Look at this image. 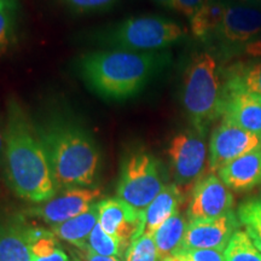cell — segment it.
Wrapping results in <instances>:
<instances>
[{"mask_svg": "<svg viewBox=\"0 0 261 261\" xmlns=\"http://www.w3.org/2000/svg\"><path fill=\"white\" fill-rule=\"evenodd\" d=\"M3 168L10 189L25 201L39 204L57 194L37 122L15 96L6 104Z\"/></svg>", "mask_w": 261, "mask_h": 261, "instance_id": "obj_1", "label": "cell"}, {"mask_svg": "<svg viewBox=\"0 0 261 261\" xmlns=\"http://www.w3.org/2000/svg\"><path fill=\"white\" fill-rule=\"evenodd\" d=\"M57 192L96 184L100 150L92 133L70 114L51 112L37 122Z\"/></svg>", "mask_w": 261, "mask_h": 261, "instance_id": "obj_2", "label": "cell"}, {"mask_svg": "<svg viewBox=\"0 0 261 261\" xmlns=\"http://www.w3.org/2000/svg\"><path fill=\"white\" fill-rule=\"evenodd\" d=\"M171 63L168 52L97 50L76 62L77 74L96 96L122 102L138 96Z\"/></svg>", "mask_w": 261, "mask_h": 261, "instance_id": "obj_3", "label": "cell"}, {"mask_svg": "<svg viewBox=\"0 0 261 261\" xmlns=\"http://www.w3.org/2000/svg\"><path fill=\"white\" fill-rule=\"evenodd\" d=\"M217 60L208 52L191 57L182 76L181 103L192 127L204 133L223 116L224 81Z\"/></svg>", "mask_w": 261, "mask_h": 261, "instance_id": "obj_4", "label": "cell"}, {"mask_svg": "<svg viewBox=\"0 0 261 261\" xmlns=\"http://www.w3.org/2000/svg\"><path fill=\"white\" fill-rule=\"evenodd\" d=\"M185 31L177 22L159 16L129 17L94 33L98 46L106 50L136 52L160 51L184 38Z\"/></svg>", "mask_w": 261, "mask_h": 261, "instance_id": "obj_5", "label": "cell"}, {"mask_svg": "<svg viewBox=\"0 0 261 261\" xmlns=\"http://www.w3.org/2000/svg\"><path fill=\"white\" fill-rule=\"evenodd\" d=\"M163 188L161 165L158 159L143 150L127 155L117 182V197L136 210L145 211Z\"/></svg>", "mask_w": 261, "mask_h": 261, "instance_id": "obj_6", "label": "cell"}, {"mask_svg": "<svg viewBox=\"0 0 261 261\" xmlns=\"http://www.w3.org/2000/svg\"><path fill=\"white\" fill-rule=\"evenodd\" d=\"M173 177L179 188L196 184L203 174L207 162L204 133L185 130L173 137L168 148Z\"/></svg>", "mask_w": 261, "mask_h": 261, "instance_id": "obj_7", "label": "cell"}, {"mask_svg": "<svg viewBox=\"0 0 261 261\" xmlns=\"http://www.w3.org/2000/svg\"><path fill=\"white\" fill-rule=\"evenodd\" d=\"M98 224L119 241L125 255L132 242L144 233V211L136 210L121 198H104L97 203Z\"/></svg>", "mask_w": 261, "mask_h": 261, "instance_id": "obj_8", "label": "cell"}, {"mask_svg": "<svg viewBox=\"0 0 261 261\" xmlns=\"http://www.w3.org/2000/svg\"><path fill=\"white\" fill-rule=\"evenodd\" d=\"M102 197L98 188H74L62 190L46 202L39 203L27 211V214L38 218L52 226L73 219L85 213Z\"/></svg>", "mask_w": 261, "mask_h": 261, "instance_id": "obj_9", "label": "cell"}, {"mask_svg": "<svg viewBox=\"0 0 261 261\" xmlns=\"http://www.w3.org/2000/svg\"><path fill=\"white\" fill-rule=\"evenodd\" d=\"M257 148H261V135L223 120L211 135L208 168L211 172H218L228 162Z\"/></svg>", "mask_w": 261, "mask_h": 261, "instance_id": "obj_10", "label": "cell"}, {"mask_svg": "<svg viewBox=\"0 0 261 261\" xmlns=\"http://www.w3.org/2000/svg\"><path fill=\"white\" fill-rule=\"evenodd\" d=\"M232 192L215 174L201 178L192 189L188 207L189 223L217 219L232 211Z\"/></svg>", "mask_w": 261, "mask_h": 261, "instance_id": "obj_11", "label": "cell"}, {"mask_svg": "<svg viewBox=\"0 0 261 261\" xmlns=\"http://www.w3.org/2000/svg\"><path fill=\"white\" fill-rule=\"evenodd\" d=\"M241 223L232 211L230 213L205 221L189 223L179 254L185 250L215 249L224 252Z\"/></svg>", "mask_w": 261, "mask_h": 261, "instance_id": "obj_12", "label": "cell"}, {"mask_svg": "<svg viewBox=\"0 0 261 261\" xmlns=\"http://www.w3.org/2000/svg\"><path fill=\"white\" fill-rule=\"evenodd\" d=\"M261 32V4H227L223 23L217 34L228 45L249 42Z\"/></svg>", "mask_w": 261, "mask_h": 261, "instance_id": "obj_13", "label": "cell"}, {"mask_svg": "<svg viewBox=\"0 0 261 261\" xmlns=\"http://www.w3.org/2000/svg\"><path fill=\"white\" fill-rule=\"evenodd\" d=\"M223 120L261 135V96L241 91L225 97Z\"/></svg>", "mask_w": 261, "mask_h": 261, "instance_id": "obj_14", "label": "cell"}, {"mask_svg": "<svg viewBox=\"0 0 261 261\" xmlns=\"http://www.w3.org/2000/svg\"><path fill=\"white\" fill-rule=\"evenodd\" d=\"M219 178L228 189L247 191L261 182V148L228 162L219 171Z\"/></svg>", "mask_w": 261, "mask_h": 261, "instance_id": "obj_15", "label": "cell"}, {"mask_svg": "<svg viewBox=\"0 0 261 261\" xmlns=\"http://www.w3.org/2000/svg\"><path fill=\"white\" fill-rule=\"evenodd\" d=\"M27 226L21 217L0 221V261H32Z\"/></svg>", "mask_w": 261, "mask_h": 261, "instance_id": "obj_16", "label": "cell"}, {"mask_svg": "<svg viewBox=\"0 0 261 261\" xmlns=\"http://www.w3.org/2000/svg\"><path fill=\"white\" fill-rule=\"evenodd\" d=\"M182 191L177 184L165 185L162 191L144 211L145 227L144 233L152 237L158 228L168 220L172 215L179 212V205L182 202Z\"/></svg>", "mask_w": 261, "mask_h": 261, "instance_id": "obj_17", "label": "cell"}, {"mask_svg": "<svg viewBox=\"0 0 261 261\" xmlns=\"http://www.w3.org/2000/svg\"><path fill=\"white\" fill-rule=\"evenodd\" d=\"M97 203L92 205L87 212L77 215L73 219L57 225H52L50 226V230L56 234L58 240L73 244L80 250L85 249L90 233L92 232L94 226L98 224Z\"/></svg>", "mask_w": 261, "mask_h": 261, "instance_id": "obj_18", "label": "cell"}, {"mask_svg": "<svg viewBox=\"0 0 261 261\" xmlns=\"http://www.w3.org/2000/svg\"><path fill=\"white\" fill-rule=\"evenodd\" d=\"M188 224L187 219L178 212L158 228L152 236L158 252V261L178 255L181 249Z\"/></svg>", "mask_w": 261, "mask_h": 261, "instance_id": "obj_19", "label": "cell"}, {"mask_svg": "<svg viewBox=\"0 0 261 261\" xmlns=\"http://www.w3.org/2000/svg\"><path fill=\"white\" fill-rule=\"evenodd\" d=\"M241 91L261 96V61L236 63L225 73L224 98Z\"/></svg>", "mask_w": 261, "mask_h": 261, "instance_id": "obj_20", "label": "cell"}, {"mask_svg": "<svg viewBox=\"0 0 261 261\" xmlns=\"http://www.w3.org/2000/svg\"><path fill=\"white\" fill-rule=\"evenodd\" d=\"M227 3L224 0H205L204 4L190 18L191 32L195 38L207 40L217 34L223 23Z\"/></svg>", "mask_w": 261, "mask_h": 261, "instance_id": "obj_21", "label": "cell"}, {"mask_svg": "<svg viewBox=\"0 0 261 261\" xmlns=\"http://www.w3.org/2000/svg\"><path fill=\"white\" fill-rule=\"evenodd\" d=\"M224 261H261V253L246 231L238 230L225 248Z\"/></svg>", "mask_w": 261, "mask_h": 261, "instance_id": "obj_22", "label": "cell"}, {"mask_svg": "<svg viewBox=\"0 0 261 261\" xmlns=\"http://www.w3.org/2000/svg\"><path fill=\"white\" fill-rule=\"evenodd\" d=\"M241 225L261 253V200H250L241 204L237 213Z\"/></svg>", "mask_w": 261, "mask_h": 261, "instance_id": "obj_23", "label": "cell"}, {"mask_svg": "<svg viewBox=\"0 0 261 261\" xmlns=\"http://www.w3.org/2000/svg\"><path fill=\"white\" fill-rule=\"evenodd\" d=\"M85 249L96 253L98 255L117 256L120 259L123 257V253L119 241L115 237L107 233L99 224H97L92 230V232L90 233Z\"/></svg>", "mask_w": 261, "mask_h": 261, "instance_id": "obj_24", "label": "cell"}, {"mask_svg": "<svg viewBox=\"0 0 261 261\" xmlns=\"http://www.w3.org/2000/svg\"><path fill=\"white\" fill-rule=\"evenodd\" d=\"M15 2L5 0L0 8V54H4L11 45L15 33Z\"/></svg>", "mask_w": 261, "mask_h": 261, "instance_id": "obj_25", "label": "cell"}, {"mask_svg": "<svg viewBox=\"0 0 261 261\" xmlns=\"http://www.w3.org/2000/svg\"><path fill=\"white\" fill-rule=\"evenodd\" d=\"M123 261H158V252L152 237L142 234L127 248Z\"/></svg>", "mask_w": 261, "mask_h": 261, "instance_id": "obj_26", "label": "cell"}, {"mask_svg": "<svg viewBox=\"0 0 261 261\" xmlns=\"http://www.w3.org/2000/svg\"><path fill=\"white\" fill-rule=\"evenodd\" d=\"M62 4L77 14H92L110 10L119 0H61Z\"/></svg>", "mask_w": 261, "mask_h": 261, "instance_id": "obj_27", "label": "cell"}, {"mask_svg": "<svg viewBox=\"0 0 261 261\" xmlns=\"http://www.w3.org/2000/svg\"><path fill=\"white\" fill-rule=\"evenodd\" d=\"M29 248H31L32 257H42L61 249V246L56 234L52 232L48 236L37 241V242L29 244Z\"/></svg>", "mask_w": 261, "mask_h": 261, "instance_id": "obj_28", "label": "cell"}, {"mask_svg": "<svg viewBox=\"0 0 261 261\" xmlns=\"http://www.w3.org/2000/svg\"><path fill=\"white\" fill-rule=\"evenodd\" d=\"M178 255H181L187 261H224V252L215 249L185 250Z\"/></svg>", "mask_w": 261, "mask_h": 261, "instance_id": "obj_29", "label": "cell"}, {"mask_svg": "<svg viewBox=\"0 0 261 261\" xmlns=\"http://www.w3.org/2000/svg\"><path fill=\"white\" fill-rule=\"evenodd\" d=\"M204 2L205 0H173L172 9L191 18L204 4Z\"/></svg>", "mask_w": 261, "mask_h": 261, "instance_id": "obj_30", "label": "cell"}, {"mask_svg": "<svg viewBox=\"0 0 261 261\" xmlns=\"http://www.w3.org/2000/svg\"><path fill=\"white\" fill-rule=\"evenodd\" d=\"M244 52L249 57L261 58V32L256 38L247 42L246 46H244Z\"/></svg>", "mask_w": 261, "mask_h": 261, "instance_id": "obj_31", "label": "cell"}, {"mask_svg": "<svg viewBox=\"0 0 261 261\" xmlns=\"http://www.w3.org/2000/svg\"><path fill=\"white\" fill-rule=\"evenodd\" d=\"M80 253H81V257H83L84 261H121V259L117 256L98 255V254L90 252V250H87V249L80 250Z\"/></svg>", "mask_w": 261, "mask_h": 261, "instance_id": "obj_32", "label": "cell"}, {"mask_svg": "<svg viewBox=\"0 0 261 261\" xmlns=\"http://www.w3.org/2000/svg\"><path fill=\"white\" fill-rule=\"evenodd\" d=\"M32 261H70V259L68 257L67 254H65L61 248V249L56 250V252L50 254V255H47V256L32 257Z\"/></svg>", "mask_w": 261, "mask_h": 261, "instance_id": "obj_33", "label": "cell"}, {"mask_svg": "<svg viewBox=\"0 0 261 261\" xmlns=\"http://www.w3.org/2000/svg\"><path fill=\"white\" fill-rule=\"evenodd\" d=\"M4 162V127L0 125V167Z\"/></svg>", "mask_w": 261, "mask_h": 261, "instance_id": "obj_34", "label": "cell"}, {"mask_svg": "<svg viewBox=\"0 0 261 261\" xmlns=\"http://www.w3.org/2000/svg\"><path fill=\"white\" fill-rule=\"evenodd\" d=\"M155 2L163 6H166V8H169V9H172V6H173V0H155Z\"/></svg>", "mask_w": 261, "mask_h": 261, "instance_id": "obj_35", "label": "cell"}, {"mask_svg": "<svg viewBox=\"0 0 261 261\" xmlns=\"http://www.w3.org/2000/svg\"><path fill=\"white\" fill-rule=\"evenodd\" d=\"M163 261H187V260H185L181 255H173V256L167 257V259H165Z\"/></svg>", "mask_w": 261, "mask_h": 261, "instance_id": "obj_36", "label": "cell"}, {"mask_svg": "<svg viewBox=\"0 0 261 261\" xmlns=\"http://www.w3.org/2000/svg\"><path fill=\"white\" fill-rule=\"evenodd\" d=\"M238 2L244 4H261V0H238Z\"/></svg>", "mask_w": 261, "mask_h": 261, "instance_id": "obj_37", "label": "cell"}, {"mask_svg": "<svg viewBox=\"0 0 261 261\" xmlns=\"http://www.w3.org/2000/svg\"><path fill=\"white\" fill-rule=\"evenodd\" d=\"M4 3H5V0H0V8H2V6L4 5Z\"/></svg>", "mask_w": 261, "mask_h": 261, "instance_id": "obj_38", "label": "cell"}, {"mask_svg": "<svg viewBox=\"0 0 261 261\" xmlns=\"http://www.w3.org/2000/svg\"><path fill=\"white\" fill-rule=\"evenodd\" d=\"M70 261H81L80 259H73V260H70Z\"/></svg>", "mask_w": 261, "mask_h": 261, "instance_id": "obj_39", "label": "cell"}]
</instances>
